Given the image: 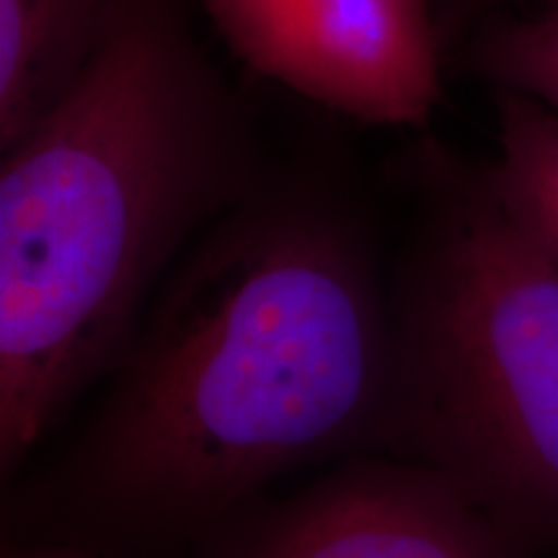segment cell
<instances>
[{
  "instance_id": "cell-9",
  "label": "cell",
  "mask_w": 558,
  "mask_h": 558,
  "mask_svg": "<svg viewBox=\"0 0 558 558\" xmlns=\"http://www.w3.org/2000/svg\"><path fill=\"white\" fill-rule=\"evenodd\" d=\"M507 3H533V0H437V19L442 39H448L450 32L463 29L471 19L484 16V13Z\"/></svg>"
},
{
  "instance_id": "cell-4",
  "label": "cell",
  "mask_w": 558,
  "mask_h": 558,
  "mask_svg": "<svg viewBox=\"0 0 558 558\" xmlns=\"http://www.w3.org/2000/svg\"><path fill=\"white\" fill-rule=\"evenodd\" d=\"M248 70L375 128H424L442 104L437 0H199Z\"/></svg>"
},
{
  "instance_id": "cell-6",
  "label": "cell",
  "mask_w": 558,
  "mask_h": 558,
  "mask_svg": "<svg viewBox=\"0 0 558 558\" xmlns=\"http://www.w3.org/2000/svg\"><path fill=\"white\" fill-rule=\"evenodd\" d=\"M120 0H0V150L81 73Z\"/></svg>"
},
{
  "instance_id": "cell-3",
  "label": "cell",
  "mask_w": 558,
  "mask_h": 558,
  "mask_svg": "<svg viewBox=\"0 0 558 558\" xmlns=\"http://www.w3.org/2000/svg\"><path fill=\"white\" fill-rule=\"evenodd\" d=\"M414 226L390 269L401 452L514 546L558 548V264L471 163L422 140L393 166Z\"/></svg>"
},
{
  "instance_id": "cell-1",
  "label": "cell",
  "mask_w": 558,
  "mask_h": 558,
  "mask_svg": "<svg viewBox=\"0 0 558 558\" xmlns=\"http://www.w3.org/2000/svg\"><path fill=\"white\" fill-rule=\"evenodd\" d=\"M78 432L5 494V541L173 558L329 458L399 448L390 271L362 194L271 166L169 271Z\"/></svg>"
},
{
  "instance_id": "cell-10",
  "label": "cell",
  "mask_w": 558,
  "mask_h": 558,
  "mask_svg": "<svg viewBox=\"0 0 558 558\" xmlns=\"http://www.w3.org/2000/svg\"><path fill=\"white\" fill-rule=\"evenodd\" d=\"M3 558H101L86 548L65 546V543H32V541H5Z\"/></svg>"
},
{
  "instance_id": "cell-2",
  "label": "cell",
  "mask_w": 558,
  "mask_h": 558,
  "mask_svg": "<svg viewBox=\"0 0 558 558\" xmlns=\"http://www.w3.org/2000/svg\"><path fill=\"white\" fill-rule=\"evenodd\" d=\"M186 0H120L0 160V471L128 349L184 251L271 171Z\"/></svg>"
},
{
  "instance_id": "cell-5",
  "label": "cell",
  "mask_w": 558,
  "mask_h": 558,
  "mask_svg": "<svg viewBox=\"0 0 558 558\" xmlns=\"http://www.w3.org/2000/svg\"><path fill=\"white\" fill-rule=\"evenodd\" d=\"M194 558H525V550L442 473L367 452L295 497L254 501Z\"/></svg>"
},
{
  "instance_id": "cell-8",
  "label": "cell",
  "mask_w": 558,
  "mask_h": 558,
  "mask_svg": "<svg viewBox=\"0 0 558 558\" xmlns=\"http://www.w3.org/2000/svg\"><path fill=\"white\" fill-rule=\"evenodd\" d=\"M463 60L494 90L558 114V0H533L514 16L484 21Z\"/></svg>"
},
{
  "instance_id": "cell-7",
  "label": "cell",
  "mask_w": 558,
  "mask_h": 558,
  "mask_svg": "<svg viewBox=\"0 0 558 558\" xmlns=\"http://www.w3.org/2000/svg\"><path fill=\"white\" fill-rule=\"evenodd\" d=\"M497 156L484 163L494 194L522 233L558 264V114L494 90Z\"/></svg>"
}]
</instances>
